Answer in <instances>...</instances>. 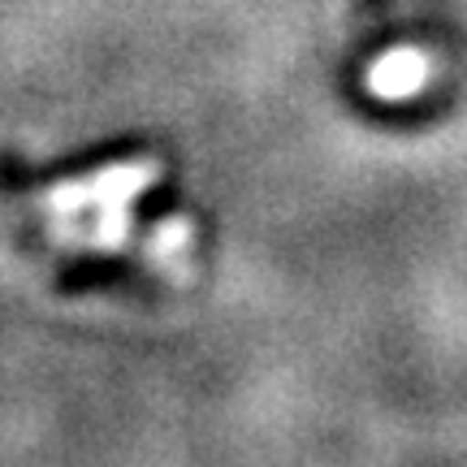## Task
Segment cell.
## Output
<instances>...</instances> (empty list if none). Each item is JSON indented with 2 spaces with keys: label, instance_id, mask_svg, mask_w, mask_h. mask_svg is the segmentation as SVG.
<instances>
[{
  "label": "cell",
  "instance_id": "6da1fadb",
  "mask_svg": "<svg viewBox=\"0 0 467 467\" xmlns=\"http://www.w3.org/2000/svg\"><path fill=\"white\" fill-rule=\"evenodd\" d=\"M429 57L416 48H399V52H385L377 66L368 69V91L372 96H381V100H407V96H416L420 87L429 83Z\"/></svg>",
  "mask_w": 467,
  "mask_h": 467
}]
</instances>
